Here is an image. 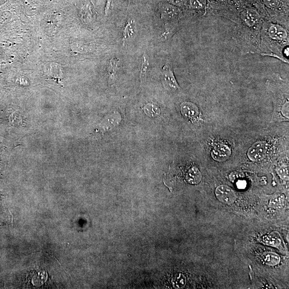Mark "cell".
<instances>
[{
	"mask_svg": "<svg viewBox=\"0 0 289 289\" xmlns=\"http://www.w3.org/2000/svg\"><path fill=\"white\" fill-rule=\"evenodd\" d=\"M211 157L216 161L224 162L231 156L230 148L225 145H220L216 146L211 152Z\"/></svg>",
	"mask_w": 289,
	"mask_h": 289,
	"instance_id": "277c9868",
	"label": "cell"
},
{
	"mask_svg": "<svg viewBox=\"0 0 289 289\" xmlns=\"http://www.w3.org/2000/svg\"><path fill=\"white\" fill-rule=\"evenodd\" d=\"M119 69V61L118 59H111L108 65V84L109 86L113 84L116 79L117 74Z\"/></svg>",
	"mask_w": 289,
	"mask_h": 289,
	"instance_id": "52a82bcc",
	"label": "cell"
},
{
	"mask_svg": "<svg viewBox=\"0 0 289 289\" xmlns=\"http://www.w3.org/2000/svg\"><path fill=\"white\" fill-rule=\"evenodd\" d=\"M191 5L195 9H202L206 4V0H191Z\"/></svg>",
	"mask_w": 289,
	"mask_h": 289,
	"instance_id": "ac0fdd59",
	"label": "cell"
},
{
	"mask_svg": "<svg viewBox=\"0 0 289 289\" xmlns=\"http://www.w3.org/2000/svg\"><path fill=\"white\" fill-rule=\"evenodd\" d=\"M187 283V279L184 275L180 274L175 277L173 280L174 287L176 289H181L184 288Z\"/></svg>",
	"mask_w": 289,
	"mask_h": 289,
	"instance_id": "4fadbf2b",
	"label": "cell"
},
{
	"mask_svg": "<svg viewBox=\"0 0 289 289\" xmlns=\"http://www.w3.org/2000/svg\"><path fill=\"white\" fill-rule=\"evenodd\" d=\"M181 110L182 115L189 119L195 118L199 114L198 107L193 103H183L181 105Z\"/></svg>",
	"mask_w": 289,
	"mask_h": 289,
	"instance_id": "5b68a950",
	"label": "cell"
},
{
	"mask_svg": "<svg viewBox=\"0 0 289 289\" xmlns=\"http://www.w3.org/2000/svg\"><path fill=\"white\" fill-rule=\"evenodd\" d=\"M278 174L280 177L286 181L289 180L288 167L287 166L281 167L278 169Z\"/></svg>",
	"mask_w": 289,
	"mask_h": 289,
	"instance_id": "d6986e66",
	"label": "cell"
},
{
	"mask_svg": "<svg viewBox=\"0 0 289 289\" xmlns=\"http://www.w3.org/2000/svg\"><path fill=\"white\" fill-rule=\"evenodd\" d=\"M270 151V147L264 141L253 144L248 152V156L252 161L258 162L266 158Z\"/></svg>",
	"mask_w": 289,
	"mask_h": 289,
	"instance_id": "7a4b0ae2",
	"label": "cell"
},
{
	"mask_svg": "<svg viewBox=\"0 0 289 289\" xmlns=\"http://www.w3.org/2000/svg\"><path fill=\"white\" fill-rule=\"evenodd\" d=\"M264 243L273 247H278L281 243V238L278 232L274 231L264 238Z\"/></svg>",
	"mask_w": 289,
	"mask_h": 289,
	"instance_id": "30bf717a",
	"label": "cell"
},
{
	"mask_svg": "<svg viewBox=\"0 0 289 289\" xmlns=\"http://www.w3.org/2000/svg\"><path fill=\"white\" fill-rule=\"evenodd\" d=\"M133 25L134 23L132 20H129L128 21V22H127L123 33L124 39H128L133 36L134 33Z\"/></svg>",
	"mask_w": 289,
	"mask_h": 289,
	"instance_id": "2e32d148",
	"label": "cell"
},
{
	"mask_svg": "<svg viewBox=\"0 0 289 289\" xmlns=\"http://www.w3.org/2000/svg\"><path fill=\"white\" fill-rule=\"evenodd\" d=\"M269 34L272 38L277 40H283L288 37L286 31L283 27L276 25L270 27Z\"/></svg>",
	"mask_w": 289,
	"mask_h": 289,
	"instance_id": "ba28073f",
	"label": "cell"
},
{
	"mask_svg": "<svg viewBox=\"0 0 289 289\" xmlns=\"http://www.w3.org/2000/svg\"><path fill=\"white\" fill-rule=\"evenodd\" d=\"M244 20L250 25L258 23L259 16L257 12L252 9H249L244 13Z\"/></svg>",
	"mask_w": 289,
	"mask_h": 289,
	"instance_id": "8fae6325",
	"label": "cell"
},
{
	"mask_svg": "<svg viewBox=\"0 0 289 289\" xmlns=\"http://www.w3.org/2000/svg\"><path fill=\"white\" fill-rule=\"evenodd\" d=\"M246 182L244 181H238L237 186L239 188L243 189L246 187Z\"/></svg>",
	"mask_w": 289,
	"mask_h": 289,
	"instance_id": "44dd1931",
	"label": "cell"
},
{
	"mask_svg": "<svg viewBox=\"0 0 289 289\" xmlns=\"http://www.w3.org/2000/svg\"><path fill=\"white\" fill-rule=\"evenodd\" d=\"M280 257L278 254L274 252H269L266 254L264 260L266 264L269 266H276L280 262Z\"/></svg>",
	"mask_w": 289,
	"mask_h": 289,
	"instance_id": "7c38bea8",
	"label": "cell"
},
{
	"mask_svg": "<svg viewBox=\"0 0 289 289\" xmlns=\"http://www.w3.org/2000/svg\"><path fill=\"white\" fill-rule=\"evenodd\" d=\"M284 202V195H277L273 198L270 202V207L273 208H277L283 205Z\"/></svg>",
	"mask_w": 289,
	"mask_h": 289,
	"instance_id": "e0dca14e",
	"label": "cell"
},
{
	"mask_svg": "<svg viewBox=\"0 0 289 289\" xmlns=\"http://www.w3.org/2000/svg\"><path fill=\"white\" fill-rule=\"evenodd\" d=\"M202 179V175L198 169L193 167L190 169L187 175V180L192 185H197Z\"/></svg>",
	"mask_w": 289,
	"mask_h": 289,
	"instance_id": "9c48e42d",
	"label": "cell"
},
{
	"mask_svg": "<svg viewBox=\"0 0 289 289\" xmlns=\"http://www.w3.org/2000/svg\"><path fill=\"white\" fill-rule=\"evenodd\" d=\"M215 195L218 200L227 205L233 203L237 198L234 190L224 185L218 186L216 188Z\"/></svg>",
	"mask_w": 289,
	"mask_h": 289,
	"instance_id": "3957f363",
	"label": "cell"
},
{
	"mask_svg": "<svg viewBox=\"0 0 289 289\" xmlns=\"http://www.w3.org/2000/svg\"><path fill=\"white\" fill-rule=\"evenodd\" d=\"M145 113L151 117H156L160 113V110L158 107L151 103L147 104L144 107Z\"/></svg>",
	"mask_w": 289,
	"mask_h": 289,
	"instance_id": "5bb4252c",
	"label": "cell"
},
{
	"mask_svg": "<svg viewBox=\"0 0 289 289\" xmlns=\"http://www.w3.org/2000/svg\"><path fill=\"white\" fill-rule=\"evenodd\" d=\"M170 1L175 4H180L182 2V0H170Z\"/></svg>",
	"mask_w": 289,
	"mask_h": 289,
	"instance_id": "603a6c76",
	"label": "cell"
},
{
	"mask_svg": "<svg viewBox=\"0 0 289 289\" xmlns=\"http://www.w3.org/2000/svg\"><path fill=\"white\" fill-rule=\"evenodd\" d=\"M150 66V62L149 56L144 53L140 63V79L141 83L143 84L146 78L148 71L149 70Z\"/></svg>",
	"mask_w": 289,
	"mask_h": 289,
	"instance_id": "8992f818",
	"label": "cell"
},
{
	"mask_svg": "<svg viewBox=\"0 0 289 289\" xmlns=\"http://www.w3.org/2000/svg\"><path fill=\"white\" fill-rule=\"evenodd\" d=\"M163 6V12L166 16L172 18L178 15V9L175 7L168 4Z\"/></svg>",
	"mask_w": 289,
	"mask_h": 289,
	"instance_id": "9a60e30c",
	"label": "cell"
},
{
	"mask_svg": "<svg viewBox=\"0 0 289 289\" xmlns=\"http://www.w3.org/2000/svg\"><path fill=\"white\" fill-rule=\"evenodd\" d=\"M112 2V0H108L106 7V9H105V13H107L109 11L110 8L111 7Z\"/></svg>",
	"mask_w": 289,
	"mask_h": 289,
	"instance_id": "7402d4cb",
	"label": "cell"
},
{
	"mask_svg": "<svg viewBox=\"0 0 289 289\" xmlns=\"http://www.w3.org/2000/svg\"><path fill=\"white\" fill-rule=\"evenodd\" d=\"M264 2L267 6L275 8L279 5L280 0H264Z\"/></svg>",
	"mask_w": 289,
	"mask_h": 289,
	"instance_id": "ffe728a7",
	"label": "cell"
},
{
	"mask_svg": "<svg viewBox=\"0 0 289 289\" xmlns=\"http://www.w3.org/2000/svg\"><path fill=\"white\" fill-rule=\"evenodd\" d=\"M160 77L162 83L167 91L171 93H176L181 89L176 80L171 65H166L163 67Z\"/></svg>",
	"mask_w": 289,
	"mask_h": 289,
	"instance_id": "6da1fadb",
	"label": "cell"
}]
</instances>
